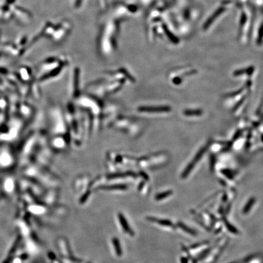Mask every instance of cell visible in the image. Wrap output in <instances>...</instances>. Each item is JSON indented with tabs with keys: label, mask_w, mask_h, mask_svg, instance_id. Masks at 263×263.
<instances>
[{
	"label": "cell",
	"mask_w": 263,
	"mask_h": 263,
	"mask_svg": "<svg viewBox=\"0 0 263 263\" xmlns=\"http://www.w3.org/2000/svg\"><path fill=\"white\" fill-rule=\"evenodd\" d=\"M125 19L105 9L101 20L97 42L99 53L102 56L109 57L116 52L121 23Z\"/></svg>",
	"instance_id": "1"
},
{
	"label": "cell",
	"mask_w": 263,
	"mask_h": 263,
	"mask_svg": "<svg viewBox=\"0 0 263 263\" xmlns=\"http://www.w3.org/2000/svg\"><path fill=\"white\" fill-rule=\"evenodd\" d=\"M72 28L71 21L67 19H63L56 24H48L46 31H49L50 34H51V38L54 42L60 43L64 41L70 35Z\"/></svg>",
	"instance_id": "2"
},
{
	"label": "cell",
	"mask_w": 263,
	"mask_h": 263,
	"mask_svg": "<svg viewBox=\"0 0 263 263\" xmlns=\"http://www.w3.org/2000/svg\"><path fill=\"white\" fill-rule=\"evenodd\" d=\"M208 148V145H207V146H205V147L202 148L197 153L196 155L195 156V157L191 161V162L188 165V166L187 167V168L185 169V170L183 171V172L182 174V177L183 178H186L188 176V175H189V174L191 172V170L194 168V166L198 163L199 160H201V158L202 157V155H203V154L205 152H206V150H207Z\"/></svg>",
	"instance_id": "3"
},
{
	"label": "cell",
	"mask_w": 263,
	"mask_h": 263,
	"mask_svg": "<svg viewBox=\"0 0 263 263\" xmlns=\"http://www.w3.org/2000/svg\"><path fill=\"white\" fill-rule=\"evenodd\" d=\"M118 216L119 221L120 222L121 225L122 226V227H123V230L125 233H128L130 236H134V234H135L134 231L132 230L131 228L130 227V226L129 225V223H128L127 221L126 220L125 217L124 216L123 214L119 213L118 214Z\"/></svg>",
	"instance_id": "4"
},
{
	"label": "cell",
	"mask_w": 263,
	"mask_h": 263,
	"mask_svg": "<svg viewBox=\"0 0 263 263\" xmlns=\"http://www.w3.org/2000/svg\"><path fill=\"white\" fill-rule=\"evenodd\" d=\"M146 219H147L148 221L150 222H157L159 224V225L164 226V227L172 226V222L169 220H167V219H159L155 218L154 217H148Z\"/></svg>",
	"instance_id": "5"
},
{
	"label": "cell",
	"mask_w": 263,
	"mask_h": 263,
	"mask_svg": "<svg viewBox=\"0 0 263 263\" xmlns=\"http://www.w3.org/2000/svg\"><path fill=\"white\" fill-rule=\"evenodd\" d=\"M112 243H113V247L115 248V250L116 254L118 256H121L123 255V250L121 249V247L120 245V242L119 240L117 238L114 237L111 240Z\"/></svg>",
	"instance_id": "6"
},
{
	"label": "cell",
	"mask_w": 263,
	"mask_h": 263,
	"mask_svg": "<svg viewBox=\"0 0 263 263\" xmlns=\"http://www.w3.org/2000/svg\"><path fill=\"white\" fill-rule=\"evenodd\" d=\"M170 108L168 107H149V108H144L141 109V110L146 111L148 112H164L169 111Z\"/></svg>",
	"instance_id": "7"
},
{
	"label": "cell",
	"mask_w": 263,
	"mask_h": 263,
	"mask_svg": "<svg viewBox=\"0 0 263 263\" xmlns=\"http://www.w3.org/2000/svg\"><path fill=\"white\" fill-rule=\"evenodd\" d=\"M256 202V199L254 197H252L249 199V201H248L247 203L246 204V205L245 207H244L243 209H242V213L244 214H247L248 212H249L250 210H251V208H252V207L253 206V205L255 204Z\"/></svg>",
	"instance_id": "8"
},
{
	"label": "cell",
	"mask_w": 263,
	"mask_h": 263,
	"mask_svg": "<svg viewBox=\"0 0 263 263\" xmlns=\"http://www.w3.org/2000/svg\"><path fill=\"white\" fill-rule=\"evenodd\" d=\"M177 225L180 228H181L183 231H186L187 233H189V235H193V236H196L197 235V233H196V231H194V230H193V229H191V228H189L188 226H187L186 225H185L184 223H183L182 222H178V224H177Z\"/></svg>",
	"instance_id": "9"
},
{
	"label": "cell",
	"mask_w": 263,
	"mask_h": 263,
	"mask_svg": "<svg viewBox=\"0 0 263 263\" xmlns=\"http://www.w3.org/2000/svg\"><path fill=\"white\" fill-rule=\"evenodd\" d=\"M172 194V191H165V192H163V193H160V194H157V196H155V199L156 201H161V200L164 199L165 198H166V197L170 196Z\"/></svg>",
	"instance_id": "10"
},
{
	"label": "cell",
	"mask_w": 263,
	"mask_h": 263,
	"mask_svg": "<svg viewBox=\"0 0 263 263\" xmlns=\"http://www.w3.org/2000/svg\"><path fill=\"white\" fill-rule=\"evenodd\" d=\"M187 116H199L202 114L201 110H187L184 111L183 113Z\"/></svg>",
	"instance_id": "11"
},
{
	"label": "cell",
	"mask_w": 263,
	"mask_h": 263,
	"mask_svg": "<svg viewBox=\"0 0 263 263\" xmlns=\"http://www.w3.org/2000/svg\"><path fill=\"white\" fill-rule=\"evenodd\" d=\"M225 219V220H224V222H225V226L229 231L234 234H237L239 233L238 230L235 227L233 226L231 223H230L227 220H225V219Z\"/></svg>",
	"instance_id": "12"
},
{
	"label": "cell",
	"mask_w": 263,
	"mask_h": 263,
	"mask_svg": "<svg viewBox=\"0 0 263 263\" xmlns=\"http://www.w3.org/2000/svg\"><path fill=\"white\" fill-rule=\"evenodd\" d=\"M85 0H72L73 6L75 9H79L82 6Z\"/></svg>",
	"instance_id": "13"
},
{
	"label": "cell",
	"mask_w": 263,
	"mask_h": 263,
	"mask_svg": "<svg viewBox=\"0 0 263 263\" xmlns=\"http://www.w3.org/2000/svg\"><path fill=\"white\" fill-rule=\"evenodd\" d=\"M187 258H183L182 259V263H187Z\"/></svg>",
	"instance_id": "14"
}]
</instances>
